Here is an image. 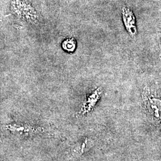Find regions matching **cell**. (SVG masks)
Here are the masks:
<instances>
[{"instance_id": "cell-1", "label": "cell", "mask_w": 161, "mask_h": 161, "mask_svg": "<svg viewBox=\"0 0 161 161\" xmlns=\"http://www.w3.org/2000/svg\"><path fill=\"white\" fill-rule=\"evenodd\" d=\"M11 10L13 14L31 25H38L40 16L34 7L27 0H11Z\"/></svg>"}, {"instance_id": "cell-2", "label": "cell", "mask_w": 161, "mask_h": 161, "mask_svg": "<svg viewBox=\"0 0 161 161\" xmlns=\"http://www.w3.org/2000/svg\"><path fill=\"white\" fill-rule=\"evenodd\" d=\"M121 14L123 24L128 34L132 38L136 37L138 34V31L134 13L128 7L123 6L121 8Z\"/></svg>"}, {"instance_id": "cell-3", "label": "cell", "mask_w": 161, "mask_h": 161, "mask_svg": "<svg viewBox=\"0 0 161 161\" xmlns=\"http://www.w3.org/2000/svg\"><path fill=\"white\" fill-rule=\"evenodd\" d=\"M146 106L150 112L161 119V99L155 96H149L146 101Z\"/></svg>"}, {"instance_id": "cell-4", "label": "cell", "mask_w": 161, "mask_h": 161, "mask_svg": "<svg viewBox=\"0 0 161 161\" xmlns=\"http://www.w3.org/2000/svg\"><path fill=\"white\" fill-rule=\"evenodd\" d=\"M101 90L97 88L94 91V92L88 97L86 104L84 105V112H88L92 109V107L96 104L101 94Z\"/></svg>"}, {"instance_id": "cell-5", "label": "cell", "mask_w": 161, "mask_h": 161, "mask_svg": "<svg viewBox=\"0 0 161 161\" xmlns=\"http://www.w3.org/2000/svg\"><path fill=\"white\" fill-rule=\"evenodd\" d=\"M62 47L64 51L69 53H73L76 48V41L74 37H67L62 42Z\"/></svg>"}, {"instance_id": "cell-6", "label": "cell", "mask_w": 161, "mask_h": 161, "mask_svg": "<svg viewBox=\"0 0 161 161\" xmlns=\"http://www.w3.org/2000/svg\"><path fill=\"white\" fill-rule=\"evenodd\" d=\"M159 57L161 58V36L160 38V52H159Z\"/></svg>"}]
</instances>
